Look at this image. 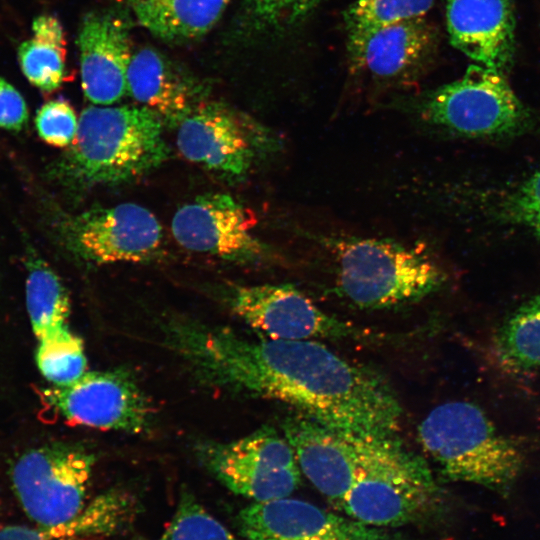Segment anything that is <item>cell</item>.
Segmentation results:
<instances>
[{
  "label": "cell",
  "instance_id": "cell-9",
  "mask_svg": "<svg viewBox=\"0 0 540 540\" xmlns=\"http://www.w3.org/2000/svg\"><path fill=\"white\" fill-rule=\"evenodd\" d=\"M43 397L68 422L98 429L140 434L154 418L151 400L122 368L86 371L70 384L44 389Z\"/></svg>",
  "mask_w": 540,
  "mask_h": 540
},
{
  "label": "cell",
  "instance_id": "cell-30",
  "mask_svg": "<svg viewBox=\"0 0 540 540\" xmlns=\"http://www.w3.org/2000/svg\"><path fill=\"white\" fill-rule=\"evenodd\" d=\"M510 219L540 238V168L507 199Z\"/></svg>",
  "mask_w": 540,
  "mask_h": 540
},
{
  "label": "cell",
  "instance_id": "cell-4",
  "mask_svg": "<svg viewBox=\"0 0 540 540\" xmlns=\"http://www.w3.org/2000/svg\"><path fill=\"white\" fill-rule=\"evenodd\" d=\"M418 438L441 473L506 496L519 479L524 456L476 404L451 401L422 420Z\"/></svg>",
  "mask_w": 540,
  "mask_h": 540
},
{
  "label": "cell",
  "instance_id": "cell-11",
  "mask_svg": "<svg viewBox=\"0 0 540 540\" xmlns=\"http://www.w3.org/2000/svg\"><path fill=\"white\" fill-rule=\"evenodd\" d=\"M67 239L81 258L94 264L141 263L157 257L163 234L152 212L123 203L76 216L68 224Z\"/></svg>",
  "mask_w": 540,
  "mask_h": 540
},
{
  "label": "cell",
  "instance_id": "cell-7",
  "mask_svg": "<svg viewBox=\"0 0 540 540\" xmlns=\"http://www.w3.org/2000/svg\"><path fill=\"white\" fill-rule=\"evenodd\" d=\"M95 454L82 444L51 443L24 452L14 463V493L40 526L72 520L86 506Z\"/></svg>",
  "mask_w": 540,
  "mask_h": 540
},
{
  "label": "cell",
  "instance_id": "cell-10",
  "mask_svg": "<svg viewBox=\"0 0 540 540\" xmlns=\"http://www.w3.org/2000/svg\"><path fill=\"white\" fill-rule=\"evenodd\" d=\"M225 302L251 328L277 340H340L357 329L319 308L292 284L234 285Z\"/></svg>",
  "mask_w": 540,
  "mask_h": 540
},
{
  "label": "cell",
  "instance_id": "cell-21",
  "mask_svg": "<svg viewBox=\"0 0 540 540\" xmlns=\"http://www.w3.org/2000/svg\"><path fill=\"white\" fill-rule=\"evenodd\" d=\"M230 0H127L138 23L154 36L182 42L207 33Z\"/></svg>",
  "mask_w": 540,
  "mask_h": 540
},
{
  "label": "cell",
  "instance_id": "cell-3",
  "mask_svg": "<svg viewBox=\"0 0 540 540\" xmlns=\"http://www.w3.org/2000/svg\"><path fill=\"white\" fill-rule=\"evenodd\" d=\"M439 502L428 463L396 435L358 437V467L339 510L374 527H398L429 517Z\"/></svg>",
  "mask_w": 540,
  "mask_h": 540
},
{
  "label": "cell",
  "instance_id": "cell-25",
  "mask_svg": "<svg viewBox=\"0 0 540 540\" xmlns=\"http://www.w3.org/2000/svg\"><path fill=\"white\" fill-rule=\"evenodd\" d=\"M434 0H354L344 15L347 34L427 17Z\"/></svg>",
  "mask_w": 540,
  "mask_h": 540
},
{
  "label": "cell",
  "instance_id": "cell-1",
  "mask_svg": "<svg viewBox=\"0 0 540 540\" xmlns=\"http://www.w3.org/2000/svg\"><path fill=\"white\" fill-rule=\"evenodd\" d=\"M164 343L201 384L286 403L346 434L396 435L402 408L387 382L316 340L251 339L229 327L170 319Z\"/></svg>",
  "mask_w": 540,
  "mask_h": 540
},
{
  "label": "cell",
  "instance_id": "cell-28",
  "mask_svg": "<svg viewBox=\"0 0 540 540\" xmlns=\"http://www.w3.org/2000/svg\"><path fill=\"white\" fill-rule=\"evenodd\" d=\"M321 0H246V11L258 30L282 29L306 17Z\"/></svg>",
  "mask_w": 540,
  "mask_h": 540
},
{
  "label": "cell",
  "instance_id": "cell-26",
  "mask_svg": "<svg viewBox=\"0 0 540 540\" xmlns=\"http://www.w3.org/2000/svg\"><path fill=\"white\" fill-rule=\"evenodd\" d=\"M160 540H241L213 517L188 492L179 503Z\"/></svg>",
  "mask_w": 540,
  "mask_h": 540
},
{
  "label": "cell",
  "instance_id": "cell-17",
  "mask_svg": "<svg viewBox=\"0 0 540 540\" xmlns=\"http://www.w3.org/2000/svg\"><path fill=\"white\" fill-rule=\"evenodd\" d=\"M451 45L466 57L507 74L514 63V0H445Z\"/></svg>",
  "mask_w": 540,
  "mask_h": 540
},
{
  "label": "cell",
  "instance_id": "cell-22",
  "mask_svg": "<svg viewBox=\"0 0 540 540\" xmlns=\"http://www.w3.org/2000/svg\"><path fill=\"white\" fill-rule=\"evenodd\" d=\"M26 304L32 330L39 343L62 342L75 334L69 329L68 292L59 276L39 258L28 262Z\"/></svg>",
  "mask_w": 540,
  "mask_h": 540
},
{
  "label": "cell",
  "instance_id": "cell-16",
  "mask_svg": "<svg viewBox=\"0 0 540 540\" xmlns=\"http://www.w3.org/2000/svg\"><path fill=\"white\" fill-rule=\"evenodd\" d=\"M283 432L302 473L338 508L356 474L359 436L302 414L286 418Z\"/></svg>",
  "mask_w": 540,
  "mask_h": 540
},
{
  "label": "cell",
  "instance_id": "cell-27",
  "mask_svg": "<svg viewBox=\"0 0 540 540\" xmlns=\"http://www.w3.org/2000/svg\"><path fill=\"white\" fill-rule=\"evenodd\" d=\"M36 363L41 374L52 385L70 384L86 372L83 342L74 335L62 342L39 343Z\"/></svg>",
  "mask_w": 540,
  "mask_h": 540
},
{
  "label": "cell",
  "instance_id": "cell-18",
  "mask_svg": "<svg viewBox=\"0 0 540 540\" xmlns=\"http://www.w3.org/2000/svg\"><path fill=\"white\" fill-rule=\"evenodd\" d=\"M77 44L85 97L100 105L118 102L127 93L133 53L127 21L112 12H91L81 23Z\"/></svg>",
  "mask_w": 540,
  "mask_h": 540
},
{
  "label": "cell",
  "instance_id": "cell-12",
  "mask_svg": "<svg viewBox=\"0 0 540 540\" xmlns=\"http://www.w3.org/2000/svg\"><path fill=\"white\" fill-rule=\"evenodd\" d=\"M237 519L247 540H390L382 528L289 497L253 502Z\"/></svg>",
  "mask_w": 540,
  "mask_h": 540
},
{
  "label": "cell",
  "instance_id": "cell-20",
  "mask_svg": "<svg viewBox=\"0 0 540 540\" xmlns=\"http://www.w3.org/2000/svg\"><path fill=\"white\" fill-rule=\"evenodd\" d=\"M134 501L124 490L112 489L95 497L72 520L52 526L9 525L0 529V540H71L108 536L132 517Z\"/></svg>",
  "mask_w": 540,
  "mask_h": 540
},
{
  "label": "cell",
  "instance_id": "cell-13",
  "mask_svg": "<svg viewBox=\"0 0 540 540\" xmlns=\"http://www.w3.org/2000/svg\"><path fill=\"white\" fill-rule=\"evenodd\" d=\"M253 217L224 193L198 196L174 214L175 240L187 250L228 260H253L263 252L251 230Z\"/></svg>",
  "mask_w": 540,
  "mask_h": 540
},
{
  "label": "cell",
  "instance_id": "cell-5",
  "mask_svg": "<svg viewBox=\"0 0 540 540\" xmlns=\"http://www.w3.org/2000/svg\"><path fill=\"white\" fill-rule=\"evenodd\" d=\"M328 246L335 256L338 288L359 308L413 303L444 282L443 271L419 246L367 237L333 238Z\"/></svg>",
  "mask_w": 540,
  "mask_h": 540
},
{
  "label": "cell",
  "instance_id": "cell-14",
  "mask_svg": "<svg viewBox=\"0 0 540 540\" xmlns=\"http://www.w3.org/2000/svg\"><path fill=\"white\" fill-rule=\"evenodd\" d=\"M437 31L427 17L408 19L347 34L348 60L357 72L386 81L415 76L437 47Z\"/></svg>",
  "mask_w": 540,
  "mask_h": 540
},
{
  "label": "cell",
  "instance_id": "cell-8",
  "mask_svg": "<svg viewBox=\"0 0 540 540\" xmlns=\"http://www.w3.org/2000/svg\"><path fill=\"white\" fill-rule=\"evenodd\" d=\"M199 462L225 487L254 502L288 497L301 472L285 436L265 426L231 442L202 441Z\"/></svg>",
  "mask_w": 540,
  "mask_h": 540
},
{
  "label": "cell",
  "instance_id": "cell-23",
  "mask_svg": "<svg viewBox=\"0 0 540 540\" xmlns=\"http://www.w3.org/2000/svg\"><path fill=\"white\" fill-rule=\"evenodd\" d=\"M32 37L18 49L23 74L35 87L45 92L56 90L65 75L66 43L59 20L50 15L34 19Z\"/></svg>",
  "mask_w": 540,
  "mask_h": 540
},
{
  "label": "cell",
  "instance_id": "cell-31",
  "mask_svg": "<svg viewBox=\"0 0 540 540\" xmlns=\"http://www.w3.org/2000/svg\"><path fill=\"white\" fill-rule=\"evenodd\" d=\"M28 115L22 95L0 77V128L20 131L27 123Z\"/></svg>",
  "mask_w": 540,
  "mask_h": 540
},
{
  "label": "cell",
  "instance_id": "cell-29",
  "mask_svg": "<svg viewBox=\"0 0 540 540\" xmlns=\"http://www.w3.org/2000/svg\"><path fill=\"white\" fill-rule=\"evenodd\" d=\"M79 124L72 106L64 100L46 102L37 112L35 125L41 139L55 147H68Z\"/></svg>",
  "mask_w": 540,
  "mask_h": 540
},
{
  "label": "cell",
  "instance_id": "cell-6",
  "mask_svg": "<svg viewBox=\"0 0 540 540\" xmlns=\"http://www.w3.org/2000/svg\"><path fill=\"white\" fill-rule=\"evenodd\" d=\"M418 111L429 124L471 138L516 136L532 123L507 74L480 64L469 65L460 78L429 92Z\"/></svg>",
  "mask_w": 540,
  "mask_h": 540
},
{
  "label": "cell",
  "instance_id": "cell-24",
  "mask_svg": "<svg viewBox=\"0 0 540 540\" xmlns=\"http://www.w3.org/2000/svg\"><path fill=\"white\" fill-rule=\"evenodd\" d=\"M494 346L499 361L514 371L540 368V294L514 309L497 329Z\"/></svg>",
  "mask_w": 540,
  "mask_h": 540
},
{
  "label": "cell",
  "instance_id": "cell-19",
  "mask_svg": "<svg viewBox=\"0 0 540 540\" xmlns=\"http://www.w3.org/2000/svg\"><path fill=\"white\" fill-rule=\"evenodd\" d=\"M196 85L164 55L151 47L132 53L127 72V92L163 122L178 126L197 100Z\"/></svg>",
  "mask_w": 540,
  "mask_h": 540
},
{
  "label": "cell",
  "instance_id": "cell-15",
  "mask_svg": "<svg viewBox=\"0 0 540 540\" xmlns=\"http://www.w3.org/2000/svg\"><path fill=\"white\" fill-rule=\"evenodd\" d=\"M176 144L189 161L225 176H243L254 151L244 123L228 107L198 102L179 123Z\"/></svg>",
  "mask_w": 540,
  "mask_h": 540
},
{
  "label": "cell",
  "instance_id": "cell-2",
  "mask_svg": "<svg viewBox=\"0 0 540 540\" xmlns=\"http://www.w3.org/2000/svg\"><path fill=\"white\" fill-rule=\"evenodd\" d=\"M163 120L145 106H90L55 171L69 183L116 184L147 174L168 156Z\"/></svg>",
  "mask_w": 540,
  "mask_h": 540
}]
</instances>
